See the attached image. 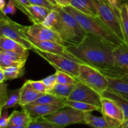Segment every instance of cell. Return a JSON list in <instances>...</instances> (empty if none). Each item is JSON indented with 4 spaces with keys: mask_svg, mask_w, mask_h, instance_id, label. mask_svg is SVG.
Masks as SVG:
<instances>
[{
    "mask_svg": "<svg viewBox=\"0 0 128 128\" xmlns=\"http://www.w3.org/2000/svg\"><path fill=\"white\" fill-rule=\"evenodd\" d=\"M58 6L62 8H65L71 5V0H54Z\"/></svg>",
    "mask_w": 128,
    "mask_h": 128,
    "instance_id": "obj_42",
    "label": "cell"
},
{
    "mask_svg": "<svg viewBox=\"0 0 128 128\" xmlns=\"http://www.w3.org/2000/svg\"><path fill=\"white\" fill-rule=\"evenodd\" d=\"M74 85H66L61 84H56L54 87L48 91V93L52 94L54 95L62 98L66 100L68 98L71 92L74 88Z\"/></svg>",
    "mask_w": 128,
    "mask_h": 128,
    "instance_id": "obj_27",
    "label": "cell"
},
{
    "mask_svg": "<svg viewBox=\"0 0 128 128\" xmlns=\"http://www.w3.org/2000/svg\"><path fill=\"white\" fill-rule=\"evenodd\" d=\"M121 128H128V120H125L123 122V123L121 124V126H120Z\"/></svg>",
    "mask_w": 128,
    "mask_h": 128,
    "instance_id": "obj_46",
    "label": "cell"
},
{
    "mask_svg": "<svg viewBox=\"0 0 128 128\" xmlns=\"http://www.w3.org/2000/svg\"><path fill=\"white\" fill-rule=\"evenodd\" d=\"M98 12V18L123 44L124 37L121 25L120 13L116 12L108 0H92Z\"/></svg>",
    "mask_w": 128,
    "mask_h": 128,
    "instance_id": "obj_3",
    "label": "cell"
},
{
    "mask_svg": "<svg viewBox=\"0 0 128 128\" xmlns=\"http://www.w3.org/2000/svg\"><path fill=\"white\" fill-rule=\"evenodd\" d=\"M20 94H21V88L10 90L8 92V99L4 106L0 110V112L1 113L4 110H7L8 109L11 108L16 107L18 105H19Z\"/></svg>",
    "mask_w": 128,
    "mask_h": 128,
    "instance_id": "obj_28",
    "label": "cell"
},
{
    "mask_svg": "<svg viewBox=\"0 0 128 128\" xmlns=\"http://www.w3.org/2000/svg\"><path fill=\"white\" fill-rule=\"evenodd\" d=\"M121 79H122V80H125V81H128V75H126V76H124V77L122 78H121Z\"/></svg>",
    "mask_w": 128,
    "mask_h": 128,
    "instance_id": "obj_48",
    "label": "cell"
},
{
    "mask_svg": "<svg viewBox=\"0 0 128 128\" xmlns=\"http://www.w3.org/2000/svg\"><path fill=\"white\" fill-rule=\"evenodd\" d=\"M57 83L66 85H74L77 82V80L75 78L66 72L61 71H56Z\"/></svg>",
    "mask_w": 128,
    "mask_h": 128,
    "instance_id": "obj_32",
    "label": "cell"
},
{
    "mask_svg": "<svg viewBox=\"0 0 128 128\" xmlns=\"http://www.w3.org/2000/svg\"><path fill=\"white\" fill-rule=\"evenodd\" d=\"M5 81V76L3 70L0 68V83L4 82Z\"/></svg>",
    "mask_w": 128,
    "mask_h": 128,
    "instance_id": "obj_43",
    "label": "cell"
},
{
    "mask_svg": "<svg viewBox=\"0 0 128 128\" xmlns=\"http://www.w3.org/2000/svg\"><path fill=\"white\" fill-rule=\"evenodd\" d=\"M102 96L112 99L116 101L119 106L122 109L124 115L125 120H128V100L123 97L120 94L117 93L114 91H112L110 89H108L102 94Z\"/></svg>",
    "mask_w": 128,
    "mask_h": 128,
    "instance_id": "obj_21",
    "label": "cell"
},
{
    "mask_svg": "<svg viewBox=\"0 0 128 128\" xmlns=\"http://www.w3.org/2000/svg\"><path fill=\"white\" fill-rule=\"evenodd\" d=\"M28 125H25V126H13V125L8 124V126L5 128H27Z\"/></svg>",
    "mask_w": 128,
    "mask_h": 128,
    "instance_id": "obj_45",
    "label": "cell"
},
{
    "mask_svg": "<svg viewBox=\"0 0 128 128\" xmlns=\"http://www.w3.org/2000/svg\"><path fill=\"white\" fill-rule=\"evenodd\" d=\"M126 5H127V8H128V2L126 3Z\"/></svg>",
    "mask_w": 128,
    "mask_h": 128,
    "instance_id": "obj_51",
    "label": "cell"
},
{
    "mask_svg": "<svg viewBox=\"0 0 128 128\" xmlns=\"http://www.w3.org/2000/svg\"><path fill=\"white\" fill-rule=\"evenodd\" d=\"M91 112H84V124L92 128H110L103 116L98 117L92 115Z\"/></svg>",
    "mask_w": 128,
    "mask_h": 128,
    "instance_id": "obj_22",
    "label": "cell"
},
{
    "mask_svg": "<svg viewBox=\"0 0 128 128\" xmlns=\"http://www.w3.org/2000/svg\"><path fill=\"white\" fill-rule=\"evenodd\" d=\"M27 36L28 40L33 45L34 49H37V50H41V51H44V52L60 54H62L66 52V46L65 45L61 44L51 41L37 40V39L34 38L30 36L28 32Z\"/></svg>",
    "mask_w": 128,
    "mask_h": 128,
    "instance_id": "obj_13",
    "label": "cell"
},
{
    "mask_svg": "<svg viewBox=\"0 0 128 128\" xmlns=\"http://www.w3.org/2000/svg\"><path fill=\"white\" fill-rule=\"evenodd\" d=\"M28 82L30 83V84L31 85V87L34 89V90H36V91L39 92H41V93L45 94L48 92V90L46 88V86L44 85V84L43 83V82L42 81V80H40V81H32V80H28Z\"/></svg>",
    "mask_w": 128,
    "mask_h": 128,
    "instance_id": "obj_35",
    "label": "cell"
},
{
    "mask_svg": "<svg viewBox=\"0 0 128 128\" xmlns=\"http://www.w3.org/2000/svg\"><path fill=\"white\" fill-rule=\"evenodd\" d=\"M24 66H11L8 67H0L4 71L5 81L14 80L22 77L24 74Z\"/></svg>",
    "mask_w": 128,
    "mask_h": 128,
    "instance_id": "obj_25",
    "label": "cell"
},
{
    "mask_svg": "<svg viewBox=\"0 0 128 128\" xmlns=\"http://www.w3.org/2000/svg\"><path fill=\"white\" fill-rule=\"evenodd\" d=\"M6 6V0H0V10H1V11H3Z\"/></svg>",
    "mask_w": 128,
    "mask_h": 128,
    "instance_id": "obj_44",
    "label": "cell"
},
{
    "mask_svg": "<svg viewBox=\"0 0 128 128\" xmlns=\"http://www.w3.org/2000/svg\"><path fill=\"white\" fill-rule=\"evenodd\" d=\"M65 105L68 107L72 108L75 110H77L83 112H92V111H95L101 112V110L99 108L90 104L81 102V101H71V100H66L65 101Z\"/></svg>",
    "mask_w": 128,
    "mask_h": 128,
    "instance_id": "obj_24",
    "label": "cell"
},
{
    "mask_svg": "<svg viewBox=\"0 0 128 128\" xmlns=\"http://www.w3.org/2000/svg\"><path fill=\"white\" fill-rule=\"evenodd\" d=\"M64 126L56 124L44 120L42 118L31 120L27 128H63Z\"/></svg>",
    "mask_w": 128,
    "mask_h": 128,
    "instance_id": "obj_30",
    "label": "cell"
},
{
    "mask_svg": "<svg viewBox=\"0 0 128 128\" xmlns=\"http://www.w3.org/2000/svg\"><path fill=\"white\" fill-rule=\"evenodd\" d=\"M109 89L120 94L128 95V81L121 78H112L107 77Z\"/></svg>",
    "mask_w": 128,
    "mask_h": 128,
    "instance_id": "obj_23",
    "label": "cell"
},
{
    "mask_svg": "<svg viewBox=\"0 0 128 128\" xmlns=\"http://www.w3.org/2000/svg\"><path fill=\"white\" fill-rule=\"evenodd\" d=\"M44 26L52 29L61 34L62 30V18L61 14L56 9L51 10L42 22Z\"/></svg>",
    "mask_w": 128,
    "mask_h": 128,
    "instance_id": "obj_16",
    "label": "cell"
},
{
    "mask_svg": "<svg viewBox=\"0 0 128 128\" xmlns=\"http://www.w3.org/2000/svg\"><path fill=\"white\" fill-rule=\"evenodd\" d=\"M113 56L115 64L128 68V44H121L115 47Z\"/></svg>",
    "mask_w": 128,
    "mask_h": 128,
    "instance_id": "obj_18",
    "label": "cell"
},
{
    "mask_svg": "<svg viewBox=\"0 0 128 128\" xmlns=\"http://www.w3.org/2000/svg\"><path fill=\"white\" fill-rule=\"evenodd\" d=\"M64 107H66L65 104H43L31 103L21 108L27 111L31 120H34L44 117Z\"/></svg>",
    "mask_w": 128,
    "mask_h": 128,
    "instance_id": "obj_12",
    "label": "cell"
},
{
    "mask_svg": "<svg viewBox=\"0 0 128 128\" xmlns=\"http://www.w3.org/2000/svg\"><path fill=\"white\" fill-rule=\"evenodd\" d=\"M48 1H49V2H51V4H52L53 5H54V6H58L57 3H56V2H55L54 0H48Z\"/></svg>",
    "mask_w": 128,
    "mask_h": 128,
    "instance_id": "obj_47",
    "label": "cell"
},
{
    "mask_svg": "<svg viewBox=\"0 0 128 128\" xmlns=\"http://www.w3.org/2000/svg\"><path fill=\"white\" fill-rule=\"evenodd\" d=\"M128 2V0H125V3H127Z\"/></svg>",
    "mask_w": 128,
    "mask_h": 128,
    "instance_id": "obj_50",
    "label": "cell"
},
{
    "mask_svg": "<svg viewBox=\"0 0 128 128\" xmlns=\"http://www.w3.org/2000/svg\"><path fill=\"white\" fill-rule=\"evenodd\" d=\"M108 1L110 2L112 8L116 10V12L120 13V8H121L122 4L124 2V0H108Z\"/></svg>",
    "mask_w": 128,
    "mask_h": 128,
    "instance_id": "obj_41",
    "label": "cell"
},
{
    "mask_svg": "<svg viewBox=\"0 0 128 128\" xmlns=\"http://www.w3.org/2000/svg\"><path fill=\"white\" fill-rule=\"evenodd\" d=\"M14 4L16 8L21 10L24 14H25L29 18V20H31V15L28 10V7L31 4L29 2L28 0H14Z\"/></svg>",
    "mask_w": 128,
    "mask_h": 128,
    "instance_id": "obj_33",
    "label": "cell"
},
{
    "mask_svg": "<svg viewBox=\"0 0 128 128\" xmlns=\"http://www.w3.org/2000/svg\"><path fill=\"white\" fill-rule=\"evenodd\" d=\"M25 62H18L11 61L0 54V67H8L11 66H24Z\"/></svg>",
    "mask_w": 128,
    "mask_h": 128,
    "instance_id": "obj_37",
    "label": "cell"
},
{
    "mask_svg": "<svg viewBox=\"0 0 128 128\" xmlns=\"http://www.w3.org/2000/svg\"><path fill=\"white\" fill-rule=\"evenodd\" d=\"M9 118L10 116L8 115V112L4 110L3 112L1 113V119H0V128H5L9 124Z\"/></svg>",
    "mask_w": 128,
    "mask_h": 128,
    "instance_id": "obj_40",
    "label": "cell"
},
{
    "mask_svg": "<svg viewBox=\"0 0 128 128\" xmlns=\"http://www.w3.org/2000/svg\"><path fill=\"white\" fill-rule=\"evenodd\" d=\"M66 100V99L47 92L40 96L36 101L32 103L43 104H65Z\"/></svg>",
    "mask_w": 128,
    "mask_h": 128,
    "instance_id": "obj_26",
    "label": "cell"
},
{
    "mask_svg": "<svg viewBox=\"0 0 128 128\" xmlns=\"http://www.w3.org/2000/svg\"><path fill=\"white\" fill-rule=\"evenodd\" d=\"M16 6H15L14 0H9L8 3L6 4V7L4 8V10L2 11H1L2 14L4 15L7 14H11L14 15L16 12Z\"/></svg>",
    "mask_w": 128,
    "mask_h": 128,
    "instance_id": "obj_39",
    "label": "cell"
},
{
    "mask_svg": "<svg viewBox=\"0 0 128 128\" xmlns=\"http://www.w3.org/2000/svg\"><path fill=\"white\" fill-rule=\"evenodd\" d=\"M78 81L83 82L101 95L109 88L106 76L97 69L86 64H81Z\"/></svg>",
    "mask_w": 128,
    "mask_h": 128,
    "instance_id": "obj_7",
    "label": "cell"
},
{
    "mask_svg": "<svg viewBox=\"0 0 128 128\" xmlns=\"http://www.w3.org/2000/svg\"><path fill=\"white\" fill-rule=\"evenodd\" d=\"M42 81L44 85L46 86V88L48 90V92L50 91V90H52L55 85L57 84V76L56 74L54 73L53 74L45 78L42 79Z\"/></svg>",
    "mask_w": 128,
    "mask_h": 128,
    "instance_id": "obj_36",
    "label": "cell"
},
{
    "mask_svg": "<svg viewBox=\"0 0 128 128\" xmlns=\"http://www.w3.org/2000/svg\"><path fill=\"white\" fill-rule=\"evenodd\" d=\"M72 15L87 33L92 34L106 40L114 46H120L121 41L102 23L99 18H94L82 13L71 6L63 8Z\"/></svg>",
    "mask_w": 128,
    "mask_h": 128,
    "instance_id": "obj_2",
    "label": "cell"
},
{
    "mask_svg": "<svg viewBox=\"0 0 128 128\" xmlns=\"http://www.w3.org/2000/svg\"><path fill=\"white\" fill-rule=\"evenodd\" d=\"M101 98L102 95L77 80V82L67 100L90 104L99 108L101 111Z\"/></svg>",
    "mask_w": 128,
    "mask_h": 128,
    "instance_id": "obj_10",
    "label": "cell"
},
{
    "mask_svg": "<svg viewBox=\"0 0 128 128\" xmlns=\"http://www.w3.org/2000/svg\"><path fill=\"white\" fill-rule=\"evenodd\" d=\"M31 119L27 111L22 109L21 111H14L10 114L9 124L13 126H25L28 125Z\"/></svg>",
    "mask_w": 128,
    "mask_h": 128,
    "instance_id": "obj_20",
    "label": "cell"
},
{
    "mask_svg": "<svg viewBox=\"0 0 128 128\" xmlns=\"http://www.w3.org/2000/svg\"><path fill=\"white\" fill-rule=\"evenodd\" d=\"M120 12L125 43L128 44V10L126 3L124 2L122 4Z\"/></svg>",
    "mask_w": 128,
    "mask_h": 128,
    "instance_id": "obj_29",
    "label": "cell"
},
{
    "mask_svg": "<svg viewBox=\"0 0 128 128\" xmlns=\"http://www.w3.org/2000/svg\"><path fill=\"white\" fill-rule=\"evenodd\" d=\"M27 32L31 37L37 40L51 41L64 45L61 36L57 31L44 26L42 23H33L28 26Z\"/></svg>",
    "mask_w": 128,
    "mask_h": 128,
    "instance_id": "obj_11",
    "label": "cell"
},
{
    "mask_svg": "<svg viewBox=\"0 0 128 128\" xmlns=\"http://www.w3.org/2000/svg\"><path fill=\"white\" fill-rule=\"evenodd\" d=\"M28 1L32 5H37V6H42V7L47 8L51 10H55L56 6H57L51 4L48 0H28Z\"/></svg>",
    "mask_w": 128,
    "mask_h": 128,
    "instance_id": "obj_38",
    "label": "cell"
},
{
    "mask_svg": "<svg viewBox=\"0 0 128 128\" xmlns=\"http://www.w3.org/2000/svg\"><path fill=\"white\" fill-rule=\"evenodd\" d=\"M0 49L7 51H15L22 54L29 55V50L14 40L2 35L0 36Z\"/></svg>",
    "mask_w": 128,
    "mask_h": 128,
    "instance_id": "obj_17",
    "label": "cell"
},
{
    "mask_svg": "<svg viewBox=\"0 0 128 128\" xmlns=\"http://www.w3.org/2000/svg\"><path fill=\"white\" fill-rule=\"evenodd\" d=\"M0 54L2 55L11 61L18 62H25V63L28 57V55L22 54L15 51H7L1 49H0Z\"/></svg>",
    "mask_w": 128,
    "mask_h": 128,
    "instance_id": "obj_31",
    "label": "cell"
},
{
    "mask_svg": "<svg viewBox=\"0 0 128 128\" xmlns=\"http://www.w3.org/2000/svg\"><path fill=\"white\" fill-rule=\"evenodd\" d=\"M28 26H23L1 12L0 31L1 35L14 40L29 50L33 51L34 46L27 36Z\"/></svg>",
    "mask_w": 128,
    "mask_h": 128,
    "instance_id": "obj_6",
    "label": "cell"
},
{
    "mask_svg": "<svg viewBox=\"0 0 128 128\" xmlns=\"http://www.w3.org/2000/svg\"><path fill=\"white\" fill-rule=\"evenodd\" d=\"M42 118L64 127L74 124H84V112L68 106L46 115Z\"/></svg>",
    "mask_w": 128,
    "mask_h": 128,
    "instance_id": "obj_8",
    "label": "cell"
},
{
    "mask_svg": "<svg viewBox=\"0 0 128 128\" xmlns=\"http://www.w3.org/2000/svg\"><path fill=\"white\" fill-rule=\"evenodd\" d=\"M42 94H44L38 92L34 90L28 81H26L21 88L19 106L22 107L25 105L32 103L36 101Z\"/></svg>",
    "mask_w": 128,
    "mask_h": 128,
    "instance_id": "obj_14",
    "label": "cell"
},
{
    "mask_svg": "<svg viewBox=\"0 0 128 128\" xmlns=\"http://www.w3.org/2000/svg\"><path fill=\"white\" fill-rule=\"evenodd\" d=\"M29 12L31 15L30 21L33 23H42L44 20L51 12V10L37 5H30L28 7Z\"/></svg>",
    "mask_w": 128,
    "mask_h": 128,
    "instance_id": "obj_19",
    "label": "cell"
},
{
    "mask_svg": "<svg viewBox=\"0 0 128 128\" xmlns=\"http://www.w3.org/2000/svg\"><path fill=\"white\" fill-rule=\"evenodd\" d=\"M7 88L8 85L4 82L0 83V110L4 106L8 99Z\"/></svg>",
    "mask_w": 128,
    "mask_h": 128,
    "instance_id": "obj_34",
    "label": "cell"
},
{
    "mask_svg": "<svg viewBox=\"0 0 128 128\" xmlns=\"http://www.w3.org/2000/svg\"><path fill=\"white\" fill-rule=\"evenodd\" d=\"M124 2H125V0H124Z\"/></svg>",
    "mask_w": 128,
    "mask_h": 128,
    "instance_id": "obj_52",
    "label": "cell"
},
{
    "mask_svg": "<svg viewBox=\"0 0 128 128\" xmlns=\"http://www.w3.org/2000/svg\"><path fill=\"white\" fill-rule=\"evenodd\" d=\"M33 51L47 61L56 71H63L76 79L78 77L81 64L76 61L66 51L62 54L44 52L37 49H34Z\"/></svg>",
    "mask_w": 128,
    "mask_h": 128,
    "instance_id": "obj_5",
    "label": "cell"
},
{
    "mask_svg": "<svg viewBox=\"0 0 128 128\" xmlns=\"http://www.w3.org/2000/svg\"><path fill=\"white\" fill-rule=\"evenodd\" d=\"M70 6L88 16L98 18V12L92 0H71Z\"/></svg>",
    "mask_w": 128,
    "mask_h": 128,
    "instance_id": "obj_15",
    "label": "cell"
},
{
    "mask_svg": "<svg viewBox=\"0 0 128 128\" xmlns=\"http://www.w3.org/2000/svg\"><path fill=\"white\" fill-rule=\"evenodd\" d=\"M101 105V112L110 128L120 127L125 119L123 111L118 104L112 99L102 96Z\"/></svg>",
    "mask_w": 128,
    "mask_h": 128,
    "instance_id": "obj_9",
    "label": "cell"
},
{
    "mask_svg": "<svg viewBox=\"0 0 128 128\" xmlns=\"http://www.w3.org/2000/svg\"><path fill=\"white\" fill-rule=\"evenodd\" d=\"M121 95H122V96H123L124 98H126V100H128V94H121Z\"/></svg>",
    "mask_w": 128,
    "mask_h": 128,
    "instance_id": "obj_49",
    "label": "cell"
},
{
    "mask_svg": "<svg viewBox=\"0 0 128 128\" xmlns=\"http://www.w3.org/2000/svg\"><path fill=\"white\" fill-rule=\"evenodd\" d=\"M115 47L99 36L88 33L81 43L67 46L66 51L79 63L103 71L115 64L113 56Z\"/></svg>",
    "mask_w": 128,
    "mask_h": 128,
    "instance_id": "obj_1",
    "label": "cell"
},
{
    "mask_svg": "<svg viewBox=\"0 0 128 128\" xmlns=\"http://www.w3.org/2000/svg\"><path fill=\"white\" fill-rule=\"evenodd\" d=\"M56 10L60 12L62 18V30L60 36L65 46H74L81 43L87 35V32L76 19L63 8L57 6Z\"/></svg>",
    "mask_w": 128,
    "mask_h": 128,
    "instance_id": "obj_4",
    "label": "cell"
}]
</instances>
